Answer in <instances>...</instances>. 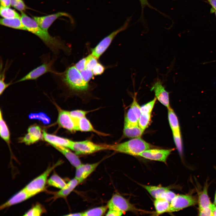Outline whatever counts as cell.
<instances>
[{
  "mask_svg": "<svg viewBox=\"0 0 216 216\" xmlns=\"http://www.w3.org/2000/svg\"><path fill=\"white\" fill-rule=\"evenodd\" d=\"M21 20L27 31L37 36L53 53L58 54L60 50L67 54L70 53V48L59 37L51 36L48 31L42 28L33 19L23 12H21Z\"/></svg>",
  "mask_w": 216,
  "mask_h": 216,
  "instance_id": "cell-1",
  "label": "cell"
},
{
  "mask_svg": "<svg viewBox=\"0 0 216 216\" xmlns=\"http://www.w3.org/2000/svg\"><path fill=\"white\" fill-rule=\"evenodd\" d=\"M54 74L58 77L61 84L72 92H85L91 87L89 82L83 79L80 71L74 65L68 67L63 72H57Z\"/></svg>",
  "mask_w": 216,
  "mask_h": 216,
  "instance_id": "cell-2",
  "label": "cell"
},
{
  "mask_svg": "<svg viewBox=\"0 0 216 216\" xmlns=\"http://www.w3.org/2000/svg\"><path fill=\"white\" fill-rule=\"evenodd\" d=\"M109 149L133 156H139L143 152L152 148V146L140 137L112 145Z\"/></svg>",
  "mask_w": 216,
  "mask_h": 216,
  "instance_id": "cell-3",
  "label": "cell"
},
{
  "mask_svg": "<svg viewBox=\"0 0 216 216\" xmlns=\"http://www.w3.org/2000/svg\"><path fill=\"white\" fill-rule=\"evenodd\" d=\"M56 60L55 57L46 58L43 59L42 64L34 68L22 77L16 82L17 83L26 81L36 80L42 75L48 73L54 74L57 72L53 69V65Z\"/></svg>",
  "mask_w": 216,
  "mask_h": 216,
  "instance_id": "cell-4",
  "label": "cell"
},
{
  "mask_svg": "<svg viewBox=\"0 0 216 216\" xmlns=\"http://www.w3.org/2000/svg\"><path fill=\"white\" fill-rule=\"evenodd\" d=\"M130 18V17L128 18L122 26L106 36L95 47L91 49V54L98 59L108 48L117 34L127 28Z\"/></svg>",
  "mask_w": 216,
  "mask_h": 216,
  "instance_id": "cell-5",
  "label": "cell"
},
{
  "mask_svg": "<svg viewBox=\"0 0 216 216\" xmlns=\"http://www.w3.org/2000/svg\"><path fill=\"white\" fill-rule=\"evenodd\" d=\"M69 148L74 151L76 154H89L109 149V145L95 144L91 141L86 140L80 141H72Z\"/></svg>",
  "mask_w": 216,
  "mask_h": 216,
  "instance_id": "cell-6",
  "label": "cell"
},
{
  "mask_svg": "<svg viewBox=\"0 0 216 216\" xmlns=\"http://www.w3.org/2000/svg\"><path fill=\"white\" fill-rule=\"evenodd\" d=\"M60 163L58 162L52 166L49 167L43 173L32 180L24 188L33 196L43 191L45 188L47 178L50 173Z\"/></svg>",
  "mask_w": 216,
  "mask_h": 216,
  "instance_id": "cell-7",
  "label": "cell"
},
{
  "mask_svg": "<svg viewBox=\"0 0 216 216\" xmlns=\"http://www.w3.org/2000/svg\"><path fill=\"white\" fill-rule=\"evenodd\" d=\"M107 206L109 209L116 210L123 212L128 211L137 212L139 211L127 199L118 193L113 195L108 201Z\"/></svg>",
  "mask_w": 216,
  "mask_h": 216,
  "instance_id": "cell-8",
  "label": "cell"
},
{
  "mask_svg": "<svg viewBox=\"0 0 216 216\" xmlns=\"http://www.w3.org/2000/svg\"><path fill=\"white\" fill-rule=\"evenodd\" d=\"M196 200L189 195H176L170 203L168 212L179 211L184 208L195 205Z\"/></svg>",
  "mask_w": 216,
  "mask_h": 216,
  "instance_id": "cell-9",
  "label": "cell"
},
{
  "mask_svg": "<svg viewBox=\"0 0 216 216\" xmlns=\"http://www.w3.org/2000/svg\"><path fill=\"white\" fill-rule=\"evenodd\" d=\"M173 149H151L142 152L139 156L145 158L166 163V160Z\"/></svg>",
  "mask_w": 216,
  "mask_h": 216,
  "instance_id": "cell-10",
  "label": "cell"
},
{
  "mask_svg": "<svg viewBox=\"0 0 216 216\" xmlns=\"http://www.w3.org/2000/svg\"><path fill=\"white\" fill-rule=\"evenodd\" d=\"M65 16L69 17L73 22V19L71 16L68 13L63 12H59L54 14L41 16H34L33 19L38 25L44 30H48L52 23L58 18Z\"/></svg>",
  "mask_w": 216,
  "mask_h": 216,
  "instance_id": "cell-11",
  "label": "cell"
},
{
  "mask_svg": "<svg viewBox=\"0 0 216 216\" xmlns=\"http://www.w3.org/2000/svg\"><path fill=\"white\" fill-rule=\"evenodd\" d=\"M77 121L70 116L68 111L59 108L57 122L62 127L71 132L77 130Z\"/></svg>",
  "mask_w": 216,
  "mask_h": 216,
  "instance_id": "cell-12",
  "label": "cell"
},
{
  "mask_svg": "<svg viewBox=\"0 0 216 216\" xmlns=\"http://www.w3.org/2000/svg\"><path fill=\"white\" fill-rule=\"evenodd\" d=\"M151 90L154 91L156 98L161 104L167 108L170 107L169 92L165 90L160 80L154 84Z\"/></svg>",
  "mask_w": 216,
  "mask_h": 216,
  "instance_id": "cell-13",
  "label": "cell"
},
{
  "mask_svg": "<svg viewBox=\"0 0 216 216\" xmlns=\"http://www.w3.org/2000/svg\"><path fill=\"white\" fill-rule=\"evenodd\" d=\"M100 163V162H98L92 164H81L76 168L75 178L80 183L82 182L94 171Z\"/></svg>",
  "mask_w": 216,
  "mask_h": 216,
  "instance_id": "cell-14",
  "label": "cell"
},
{
  "mask_svg": "<svg viewBox=\"0 0 216 216\" xmlns=\"http://www.w3.org/2000/svg\"><path fill=\"white\" fill-rule=\"evenodd\" d=\"M33 196L24 188L0 207L1 210L23 202Z\"/></svg>",
  "mask_w": 216,
  "mask_h": 216,
  "instance_id": "cell-15",
  "label": "cell"
},
{
  "mask_svg": "<svg viewBox=\"0 0 216 216\" xmlns=\"http://www.w3.org/2000/svg\"><path fill=\"white\" fill-rule=\"evenodd\" d=\"M43 136L44 139L53 146H61L69 148L72 140L68 139L47 133L44 130Z\"/></svg>",
  "mask_w": 216,
  "mask_h": 216,
  "instance_id": "cell-16",
  "label": "cell"
},
{
  "mask_svg": "<svg viewBox=\"0 0 216 216\" xmlns=\"http://www.w3.org/2000/svg\"><path fill=\"white\" fill-rule=\"evenodd\" d=\"M67 158L70 163L76 168L81 164L80 160L76 154L67 148L61 146H53Z\"/></svg>",
  "mask_w": 216,
  "mask_h": 216,
  "instance_id": "cell-17",
  "label": "cell"
},
{
  "mask_svg": "<svg viewBox=\"0 0 216 216\" xmlns=\"http://www.w3.org/2000/svg\"><path fill=\"white\" fill-rule=\"evenodd\" d=\"M0 24L2 26L14 29L27 31L22 21L21 16L11 18H1Z\"/></svg>",
  "mask_w": 216,
  "mask_h": 216,
  "instance_id": "cell-18",
  "label": "cell"
},
{
  "mask_svg": "<svg viewBox=\"0 0 216 216\" xmlns=\"http://www.w3.org/2000/svg\"><path fill=\"white\" fill-rule=\"evenodd\" d=\"M79 183V181L75 178L71 180L64 188L54 193L53 199L55 200L59 198L66 197Z\"/></svg>",
  "mask_w": 216,
  "mask_h": 216,
  "instance_id": "cell-19",
  "label": "cell"
},
{
  "mask_svg": "<svg viewBox=\"0 0 216 216\" xmlns=\"http://www.w3.org/2000/svg\"><path fill=\"white\" fill-rule=\"evenodd\" d=\"M77 122V130L82 132H92L99 135H105V134L94 129L90 122L86 117L79 119Z\"/></svg>",
  "mask_w": 216,
  "mask_h": 216,
  "instance_id": "cell-20",
  "label": "cell"
},
{
  "mask_svg": "<svg viewBox=\"0 0 216 216\" xmlns=\"http://www.w3.org/2000/svg\"><path fill=\"white\" fill-rule=\"evenodd\" d=\"M168 110V120L172 134L181 133L178 119L175 112L171 107Z\"/></svg>",
  "mask_w": 216,
  "mask_h": 216,
  "instance_id": "cell-21",
  "label": "cell"
},
{
  "mask_svg": "<svg viewBox=\"0 0 216 216\" xmlns=\"http://www.w3.org/2000/svg\"><path fill=\"white\" fill-rule=\"evenodd\" d=\"M208 184L206 183L202 190L198 195L199 210L209 206L212 204L208 194Z\"/></svg>",
  "mask_w": 216,
  "mask_h": 216,
  "instance_id": "cell-22",
  "label": "cell"
},
{
  "mask_svg": "<svg viewBox=\"0 0 216 216\" xmlns=\"http://www.w3.org/2000/svg\"><path fill=\"white\" fill-rule=\"evenodd\" d=\"M144 131L139 126H129L124 125L123 134L125 136L132 138L140 137Z\"/></svg>",
  "mask_w": 216,
  "mask_h": 216,
  "instance_id": "cell-23",
  "label": "cell"
},
{
  "mask_svg": "<svg viewBox=\"0 0 216 216\" xmlns=\"http://www.w3.org/2000/svg\"><path fill=\"white\" fill-rule=\"evenodd\" d=\"M150 194L155 199L160 198L161 196L166 191L170 189L169 187H162L155 186L146 185L141 184Z\"/></svg>",
  "mask_w": 216,
  "mask_h": 216,
  "instance_id": "cell-24",
  "label": "cell"
},
{
  "mask_svg": "<svg viewBox=\"0 0 216 216\" xmlns=\"http://www.w3.org/2000/svg\"><path fill=\"white\" fill-rule=\"evenodd\" d=\"M154 206L158 214L168 212L170 203L166 200L161 198L155 199Z\"/></svg>",
  "mask_w": 216,
  "mask_h": 216,
  "instance_id": "cell-25",
  "label": "cell"
},
{
  "mask_svg": "<svg viewBox=\"0 0 216 216\" xmlns=\"http://www.w3.org/2000/svg\"><path fill=\"white\" fill-rule=\"evenodd\" d=\"M0 114V135L1 138L8 144L10 142V133L8 126L4 121L1 110Z\"/></svg>",
  "mask_w": 216,
  "mask_h": 216,
  "instance_id": "cell-26",
  "label": "cell"
},
{
  "mask_svg": "<svg viewBox=\"0 0 216 216\" xmlns=\"http://www.w3.org/2000/svg\"><path fill=\"white\" fill-rule=\"evenodd\" d=\"M47 182L49 185L61 189L64 188L67 184L62 178L56 174L52 176Z\"/></svg>",
  "mask_w": 216,
  "mask_h": 216,
  "instance_id": "cell-27",
  "label": "cell"
},
{
  "mask_svg": "<svg viewBox=\"0 0 216 216\" xmlns=\"http://www.w3.org/2000/svg\"><path fill=\"white\" fill-rule=\"evenodd\" d=\"M2 63L1 62L0 66V94L1 95L5 90L11 84V83H6L5 82V73L8 68V63H7L5 67L3 68Z\"/></svg>",
  "mask_w": 216,
  "mask_h": 216,
  "instance_id": "cell-28",
  "label": "cell"
},
{
  "mask_svg": "<svg viewBox=\"0 0 216 216\" xmlns=\"http://www.w3.org/2000/svg\"><path fill=\"white\" fill-rule=\"evenodd\" d=\"M124 125L129 126H139L138 120L130 107L125 117Z\"/></svg>",
  "mask_w": 216,
  "mask_h": 216,
  "instance_id": "cell-29",
  "label": "cell"
},
{
  "mask_svg": "<svg viewBox=\"0 0 216 216\" xmlns=\"http://www.w3.org/2000/svg\"><path fill=\"white\" fill-rule=\"evenodd\" d=\"M0 14L1 16L5 18L19 17L21 16L15 10L10 7L1 6L0 7Z\"/></svg>",
  "mask_w": 216,
  "mask_h": 216,
  "instance_id": "cell-30",
  "label": "cell"
},
{
  "mask_svg": "<svg viewBox=\"0 0 216 216\" xmlns=\"http://www.w3.org/2000/svg\"><path fill=\"white\" fill-rule=\"evenodd\" d=\"M28 118L31 119L40 120L44 124H49L51 121L50 118L45 113L42 112L31 113L28 115Z\"/></svg>",
  "mask_w": 216,
  "mask_h": 216,
  "instance_id": "cell-31",
  "label": "cell"
},
{
  "mask_svg": "<svg viewBox=\"0 0 216 216\" xmlns=\"http://www.w3.org/2000/svg\"><path fill=\"white\" fill-rule=\"evenodd\" d=\"M28 132L31 135L36 142L43 138L41 129L37 125H33L29 127Z\"/></svg>",
  "mask_w": 216,
  "mask_h": 216,
  "instance_id": "cell-32",
  "label": "cell"
},
{
  "mask_svg": "<svg viewBox=\"0 0 216 216\" xmlns=\"http://www.w3.org/2000/svg\"><path fill=\"white\" fill-rule=\"evenodd\" d=\"M107 206L96 207L83 212V216H102L105 214Z\"/></svg>",
  "mask_w": 216,
  "mask_h": 216,
  "instance_id": "cell-33",
  "label": "cell"
},
{
  "mask_svg": "<svg viewBox=\"0 0 216 216\" xmlns=\"http://www.w3.org/2000/svg\"><path fill=\"white\" fill-rule=\"evenodd\" d=\"M151 113L146 112H141L138 123L140 127L143 130L147 127L150 120Z\"/></svg>",
  "mask_w": 216,
  "mask_h": 216,
  "instance_id": "cell-34",
  "label": "cell"
},
{
  "mask_svg": "<svg viewBox=\"0 0 216 216\" xmlns=\"http://www.w3.org/2000/svg\"><path fill=\"white\" fill-rule=\"evenodd\" d=\"M45 212L43 207L40 204H37L26 213L24 216H37L41 215Z\"/></svg>",
  "mask_w": 216,
  "mask_h": 216,
  "instance_id": "cell-35",
  "label": "cell"
},
{
  "mask_svg": "<svg viewBox=\"0 0 216 216\" xmlns=\"http://www.w3.org/2000/svg\"><path fill=\"white\" fill-rule=\"evenodd\" d=\"M178 152L182 157L183 155V144L181 133L172 134Z\"/></svg>",
  "mask_w": 216,
  "mask_h": 216,
  "instance_id": "cell-36",
  "label": "cell"
},
{
  "mask_svg": "<svg viewBox=\"0 0 216 216\" xmlns=\"http://www.w3.org/2000/svg\"><path fill=\"white\" fill-rule=\"evenodd\" d=\"M86 57V61L85 69L92 71L98 62V59L91 54L88 55Z\"/></svg>",
  "mask_w": 216,
  "mask_h": 216,
  "instance_id": "cell-37",
  "label": "cell"
},
{
  "mask_svg": "<svg viewBox=\"0 0 216 216\" xmlns=\"http://www.w3.org/2000/svg\"><path fill=\"white\" fill-rule=\"evenodd\" d=\"M71 117L75 120L77 121L79 119L86 117V116L89 111L82 110H75L69 111Z\"/></svg>",
  "mask_w": 216,
  "mask_h": 216,
  "instance_id": "cell-38",
  "label": "cell"
},
{
  "mask_svg": "<svg viewBox=\"0 0 216 216\" xmlns=\"http://www.w3.org/2000/svg\"><path fill=\"white\" fill-rule=\"evenodd\" d=\"M156 99V97H155L150 101L141 106V112H146L151 113Z\"/></svg>",
  "mask_w": 216,
  "mask_h": 216,
  "instance_id": "cell-39",
  "label": "cell"
},
{
  "mask_svg": "<svg viewBox=\"0 0 216 216\" xmlns=\"http://www.w3.org/2000/svg\"><path fill=\"white\" fill-rule=\"evenodd\" d=\"M134 97L130 108L136 116L138 119H139L141 115V107L139 106L136 100V97Z\"/></svg>",
  "mask_w": 216,
  "mask_h": 216,
  "instance_id": "cell-40",
  "label": "cell"
},
{
  "mask_svg": "<svg viewBox=\"0 0 216 216\" xmlns=\"http://www.w3.org/2000/svg\"><path fill=\"white\" fill-rule=\"evenodd\" d=\"M214 206V204L212 203L209 206L200 210L199 215L202 216H212L213 210Z\"/></svg>",
  "mask_w": 216,
  "mask_h": 216,
  "instance_id": "cell-41",
  "label": "cell"
},
{
  "mask_svg": "<svg viewBox=\"0 0 216 216\" xmlns=\"http://www.w3.org/2000/svg\"><path fill=\"white\" fill-rule=\"evenodd\" d=\"M80 72L83 79L88 82L93 77L94 75L92 70L85 69Z\"/></svg>",
  "mask_w": 216,
  "mask_h": 216,
  "instance_id": "cell-42",
  "label": "cell"
},
{
  "mask_svg": "<svg viewBox=\"0 0 216 216\" xmlns=\"http://www.w3.org/2000/svg\"><path fill=\"white\" fill-rule=\"evenodd\" d=\"M176 195V194L169 189L165 192L160 198L166 200L170 203Z\"/></svg>",
  "mask_w": 216,
  "mask_h": 216,
  "instance_id": "cell-43",
  "label": "cell"
},
{
  "mask_svg": "<svg viewBox=\"0 0 216 216\" xmlns=\"http://www.w3.org/2000/svg\"><path fill=\"white\" fill-rule=\"evenodd\" d=\"M105 69V67L98 62L94 68L92 72L94 76L100 75L104 72Z\"/></svg>",
  "mask_w": 216,
  "mask_h": 216,
  "instance_id": "cell-44",
  "label": "cell"
},
{
  "mask_svg": "<svg viewBox=\"0 0 216 216\" xmlns=\"http://www.w3.org/2000/svg\"><path fill=\"white\" fill-rule=\"evenodd\" d=\"M20 140V141L21 142H24L28 145L33 144L36 142L31 135L28 133Z\"/></svg>",
  "mask_w": 216,
  "mask_h": 216,
  "instance_id": "cell-45",
  "label": "cell"
},
{
  "mask_svg": "<svg viewBox=\"0 0 216 216\" xmlns=\"http://www.w3.org/2000/svg\"><path fill=\"white\" fill-rule=\"evenodd\" d=\"M14 8L21 12H23L27 8L23 0H18L17 3Z\"/></svg>",
  "mask_w": 216,
  "mask_h": 216,
  "instance_id": "cell-46",
  "label": "cell"
},
{
  "mask_svg": "<svg viewBox=\"0 0 216 216\" xmlns=\"http://www.w3.org/2000/svg\"><path fill=\"white\" fill-rule=\"evenodd\" d=\"M86 57H84L80 60L74 65L76 68L80 71L85 69Z\"/></svg>",
  "mask_w": 216,
  "mask_h": 216,
  "instance_id": "cell-47",
  "label": "cell"
},
{
  "mask_svg": "<svg viewBox=\"0 0 216 216\" xmlns=\"http://www.w3.org/2000/svg\"><path fill=\"white\" fill-rule=\"evenodd\" d=\"M123 212L118 210L109 209L106 213V216H119L122 215Z\"/></svg>",
  "mask_w": 216,
  "mask_h": 216,
  "instance_id": "cell-48",
  "label": "cell"
},
{
  "mask_svg": "<svg viewBox=\"0 0 216 216\" xmlns=\"http://www.w3.org/2000/svg\"><path fill=\"white\" fill-rule=\"evenodd\" d=\"M142 8V13L143 15L144 9L146 7H148L149 8L154 9L149 3L148 0H139Z\"/></svg>",
  "mask_w": 216,
  "mask_h": 216,
  "instance_id": "cell-49",
  "label": "cell"
},
{
  "mask_svg": "<svg viewBox=\"0 0 216 216\" xmlns=\"http://www.w3.org/2000/svg\"><path fill=\"white\" fill-rule=\"evenodd\" d=\"M1 6L10 7L11 5L10 0H0Z\"/></svg>",
  "mask_w": 216,
  "mask_h": 216,
  "instance_id": "cell-50",
  "label": "cell"
},
{
  "mask_svg": "<svg viewBox=\"0 0 216 216\" xmlns=\"http://www.w3.org/2000/svg\"><path fill=\"white\" fill-rule=\"evenodd\" d=\"M212 6L213 10H216V0H207Z\"/></svg>",
  "mask_w": 216,
  "mask_h": 216,
  "instance_id": "cell-51",
  "label": "cell"
},
{
  "mask_svg": "<svg viewBox=\"0 0 216 216\" xmlns=\"http://www.w3.org/2000/svg\"><path fill=\"white\" fill-rule=\"evenodd\" d=\"M67 216H83V212L76 213H71L67 215Z\"/></svg>",
  "mask_w": 216,
  "mask_h": 216,
  "instance_id": "cell-52",
  "label": "cell"
},
{
  "mask_svg": "<svg viewBox=\"0 0 216 216\" xmlns=\"http://www.w3.org/2000/svg\"><path fill=\"white\" fill-rule=\"evenodd\" d=\"M18 0H10V5L13 7L16 5Z\"/></svg>",
  "mask_w": 216,
  "mask_h": 216,
  "instance_id": "cell-53",
  "label": "cell"
},
{
  "mask_svg": "<svg viewBox=\"0 0 216 216\" xmlns=\"http://www.w3.org/2000/svg\"><path fill=\"white\" fill-rule=\"evenodd\" d=\"M212 216H216V206H215L213 210Z\"/></svg>",
  "mask_w": 216,
  "mask_h": 216,
  "instance_id": "cell-54",
  "label": "cell"
},
{
  "mask_svg": "<svg viewBox=\"0 0 216 216\" xmlns=\"http://www.w3.org/2000/svg\"><path fill=\"white\" fill-rule=\"evenodd\" d=\"M214 204L216 206V191L214 196Z\"/></svg>",
  "mask_w": 216,
  "mask_h": 216,
  "instance_id": "cell-55",
  "label": "cell"
},
{
  "mask_svg": "<svg viewBox=\"0 0 216 216\" xmlns=\"http://www.w3.org/2000/svg\"><path fill=\"white\" fill-rule=\"evenodd\" d=\"M213 10L214 12L215 15L216 17V10Z\"/></svg>",
  "mask_w": 216,
  "mask_h": 216,
  "instance_id": "cell-56",
  "label": "cell"
}]
</instances>
